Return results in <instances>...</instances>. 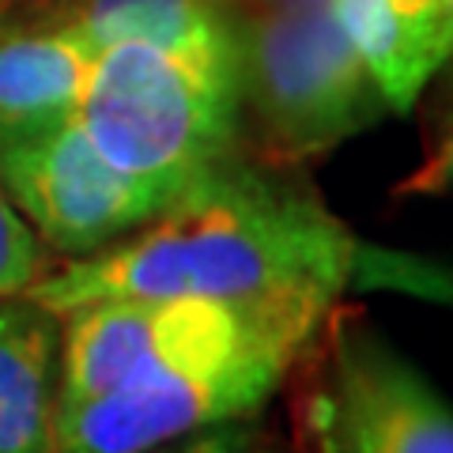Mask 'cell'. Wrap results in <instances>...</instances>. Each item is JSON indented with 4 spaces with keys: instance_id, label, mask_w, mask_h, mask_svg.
<instances>
[{
    "instance_id": "6da1fadb",
    "label": "cell",
    "mask_w": 453,
    "mask_h": 453,
    "mask_svg": "<svg viewBox=\"0 0 453 453\" xmlns=\"http://www.w3.org/2000/svg\"><path fill=\"white\" fill-rule=\"evenodd\" d=\"M351 268L348 226L288 166L226 155L121 242L53 265L27 299L57 318L106 299H196L321 325Z\"/></svg>"
},
{
    "instance_id": "7a4b0ae2",
    "label": "cell",
    "mask_w": 453,
    "mask_h": 453,
    "mask_svg": "<svg viewBox=\"0 0 453 453\" xmlns=\"http://www.w3.org/2000/svg\"><path fill=\"white\" fill-rule=\"evenodd\" d=\"M321 325L174 299V318L118 386L57 408V453H148L253 416Z\"/></svg>"
},
{
    "instance_id": "3957f363",
    "label": "cell",
    "mask_w": 453,
    "mask_h": 453,
    "mask_svg": "<svg viewBox=\"0 0 453 453\" xmlns=\"http://www.w3.org/2000/svg\"><path fill=\"white\" fill-rule=\"evenodd\" d=\"M238 118V38L208 50L110 46L95 53L76 106L103 159L151 189L163 208L234 155Z\"/></svg>"
},
{
    "instance_id": "277c9868",
    "label": "cell",
    "mask_w": 453,
    "mask_h": 453,
    "mask_svg": "<svg viewBox=\"0 0 453 453\" xmlns=\"http://www.w3.org/2000/svg\"><path fill=\"white\" fill-rule=\"evenodd\" d=\"M238 91L265 163L295 166L333 151L386 113L329 0L238 16Z\"/></svg>"
},
{
    "instance_id": "5b68a950",
    "label": "cell",
    "mask_w": 453,
    "mask_h": 453,
    "mask_svg": "<svg viewBox=\"0 0 453 453\" xmlns=\"http://www.w3.org/2000/svg\"><path fill=\"white\" fill-rule=\"evenodd\" d=\"M0 186L42 246L88 257L163 211V201L103 159L80 121L0 144Z\"/></svg>"
},
{
    "instance_id": "8992f818",
    "label": "cell",
    "mask_w": 453,
    "mask_h": 453,
    "mask_svg": "<svg viewBox=\"0 0 453 453\" xmlns=\"http://www.w3.org/2000/svg\"><path fill=\"white\" fill-rule=\"evenodd\" d=\"M333 453H453L446 396L381 340L340 348L329 396Z\"/></svg>"
},
{
    "instance_id": "52a82bcc",
    "label": "cell",
    "mask_w": 453,
    "mask_h": 453,
    "mask_svg": "<svg viewBox=\"0 0 453 453\" xmlns=\"http://www.w3.org/2000/svg\"><path fill=\"white\" fill-rule=\"evenodd\" d=\"M91 61L95 50L50 0L0 12V144L73 121Z\"/></svg>"
},
{
    "instance_id": "ba28073f",
    "label": "cell",
    "mask_w": 453,
    "mask_h": 453,
    "mask_svg": "<svg viewBox=\"0 0 453 453\" xmlns=\"http://www.w3.org/2000/svg\"><path fill=\"white\" fill-rule=\"evenodd\" d=\"M329 12L393 113L412 110L449 61L453 0H329Z\"/></svg>"
},
{
    "instance_id": "9c48e42d",
    "label": "cell",
    "mask_w": 453,
    "mask_h": 453,
    "mask_svg": "<svg viewBox=\"0 0 453 453\" xmlns=\"http://www.w3.org/2000/svg\"><path fill=\"white\" fill-rule=\"evenodd\" d=\"M61 318L27 295L0 303V453H57Z\"/></svg>"
},
{
    "instance_id": "30bf717a",
    "label": "cell",
    "mask_w": 453,
    "mask_h": 453,
    "mask_svg": "<svg viewBox=\"0 0 453 453\" xmlns=\"http://www.w3.org/2000/svg\"><path fill=\"white\" fill-rule=\"evenodd\" d=\"M53 12L103 53L121 42H148L166 50L231 46L234 16L219 0H50Z\"/></svg>"
},
{
    "instance_id": "8fae6325",
    "label": "cell",
    "mask_w": 453,
    "mask_h": 453,
    "mask_svg": "<svg viewBox=\"0 0 453 453\" xmlns=\"http://www.w3.org/2000/svg\"><path fill=\"white\" fill-rule=\"evenodd\" d=\"M50 268L53 265L46 246L38 242L31 223L19 216L4 186H0V303L27 295Z\"/></svg>"
},
{
    "instance_id": "7c38bea8",
    "label": "cell",
    "mask_w": 453,
    "mask_h": 453,
    "mask_svg": "<svg viewBox=\"0 0 453 453\" xmlns=\"http://www.w3.org/2000/svg\"><path fill=\"white\" fill-rule=\"evenodd\" d=\"M148 453H253V434L242 427V419L204 427L193 434H181L174 442H163Z\"/></svg>"
},
{
    "instance_id": "4fadbf2b",
    "label": "cell",
    "mask_w": 453,
    "mask_h": 453,
    "mask_svg": "<svg viewBox=\"0 0 453 453\" xmlns=\"http://www.w3.org/2000/svg\"><path fill=\"white\" fill-rule=\"evenodd\" d=\"M219 4L238 19V16H257V12H273V8L299 4V0H219Z\"/></svg>"
},
{
    "instance_id": "5bb4252c",
    "label": "cell",
    "mask_w": 453,
    "mask_h": 453,
    "mask_svg": "<svg viewBox=\"0 0 453 453\" xmlns=\"http://www.w3.org/2000/svg\"><path fill=\"white\" fill-rule=\"evenodd\" d=\"M16 4H23V0H0V12H8V8H16Z\"/></svg>"
}]
</instances>
